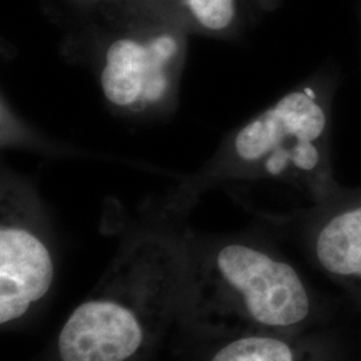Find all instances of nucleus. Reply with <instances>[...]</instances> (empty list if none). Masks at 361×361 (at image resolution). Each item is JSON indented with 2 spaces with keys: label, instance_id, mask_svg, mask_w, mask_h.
<instances>
[{
  "label": "nucleus",
  "instance_id": "nucleus-1",
  "mask_svg": "<svg viewBox=\"0 0 361 361\" xmlns=\"http://www.w3.org/2000/svg\"><path fill=\"white\" fill-rule=\"evenodd\" d=\"M190 247L162 233L125 246L56 340L61 361H137L182 319Z\"/></svg>",
  "mask_w": 361,
  "mask_h": 361
},
{
  "label": "nucleus",
  "instance_id": "nucleus-2",
  "mask_svg": "<svg viewBox=\"0 0 361 361\" xmlns=\"http://www.w3.org/2000/svg\"><path fill=\"white\" fill-rule=\"evenodd\" d=\"M316 313L301 274L269 247L229 240L201 253L190 250L182 319L201 334L304 335Z\"/></svg>",
  "mask_w": 361,
  "mask_h": 361
},
{
  "label": "nucleus",
  "instance_id": "nucleus-3",
  "mask_svg": "<svg viewBox=\"0 0 361 361\" xmlns=\"http://www.w3.org/2000/svg\"><path fill=\"white\" fill-rule=\"evenodd\" d=\"M341 74L326 63L235 130L225 145L221 170L238 180H268L295 188L312 205L343 185L334 165V107Z\"/></svg>",
  "mask_w": 361,
  "mask_h": 361
},
{
  "label": "nucleus",
  "instance_id": "nucleus-4",
  "mask_svg": "<svg viewBox=\"0 0 361 361\" xmlns=\"http://www.w3.org/2000/svg\"><path fill=\"white\" fill-rule=\"evenodd\" d=\"M129 13L134 22L104 46L99 83L104 99L116 110L153 113L165 107L176 92L186 35L166 20Z\"/></svg>",
  "mask_w": 361,
  "mask_h": 361
},
{
  "label": "nucleus",
  "instance_id": "nucleus-5",
  "mask_svg": "<svg viewBox=\"0 0 361 361\" xmlns=\"http://www.w3.org/2000/svg\"><path fill=\"white\" fill-rule=\"evenodd\" d=\"M55 262L38 217L10 190L1 193L0 323L22 322L51 290Z\"/></svg>",
  "mask_w": 361,
  "mask_h": 361
},
{
  "label": "nucleus",
  "instance_id": "nucleus-6",
  "mask_svg": "<svg viewBox=\"0 0 361 361\" xmlns=\"http://www.w3.org/2000/svg\"><path fill=\"white\" fill-rule=\"evenodd\" d=\"M307 231L317 265L361 304V188L312 205Z\"/></svg>",
  "mask_w": 361,
  "mask_h": 361
},
{
  "label": "nucleus",
  "instance_id": "nucleus-7",
  "mask_svg": "<svg viewBox=\"0 0 361 361\" xmlns=\"http://www.w3.org/2000/svg\"><path fill=\"white\" fill-rule=\"evenodd\" d=\"M128 10L214 37L241 32L258 16L274 7L276 0H122Z\"/></svg>",
  "mask_w": 361,
  "mask_h": 361
},
{
  "label": "nucleus",
  "instance_id": "nucleus-8",
  "mask_svg": "<svg viewBox=\"0 0 361 361\" xmlns=\"http://www.w3.org/2000/svg\"><path fill=\"white\" fill-rule=\"evenodd\" d=\"M209 361H325V357L305 334L247 332L226 337Z\"/></svg>",
  "mask_w": 361,
  "mask_h": 361
},
{
  "label": "nucleus",
  "instance_id": "nucleus-9",
  "mask_svg": "<svg viewBox=\"0 0 361 361\" xmlns=\"http://www.w3.org/2000/svg\"><path fill=\"white\" fill-rule=\"evenodd\" d=\"M357 18H359V27H360V40H361V0H359V4H357Z\"/></svg>",
  "mask_w": 361,
  "mask_h": 361
},
{
  "label": "nucleus",
  "instance_id": "nucleus-10",
  "mask_svg": "<svg viewBox=\"0 0 361 361\" xmlns=\"http://www.w3.org/2000/svg\"><path fill=\"white\" fill-rule=\"evenodd\" d=\"M85 1H92V0H85Z\"/></svg>",
  "mask_w": 361,
  "mask_h": 361
}]
</instances>
